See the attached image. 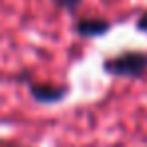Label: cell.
<instances>
[{"label": "cell", "mask_w": 147, "mask_h": 147, "mask_svg": "<svg viewBox=\"0 0 147 147\" xmlns=\"http://www.w3.org/2000/svg\"><path fill=\"white\" fill-rule=\"evenodd\" d=\"M137 30H141V32H147V10L137 18Z\"/></svg>", "instance_id": "5"}, {"label": "cell", "mask_w": 147, "mask_h": 147, "mask_svg": "<svg viewBox=\"0 0 147 147\" xmlns=\"http://www.w3.org/2000/svg\"><path fill=\"white\" fill-rule=\"evenodd\" d=\"M105 73L121 79H139L147 75V53L143 51H125L117 57H111L103 63Z\"/></svg>", "instance_id": "1"}, {"label": "cell", "mask_w": 147, "mask_h": 147, "mask_svg": "<svg viewBox=\"0 0 147 147\" xmlns=\"http://www.w3.org/2000/svg\"><path fill=\"white\" fill-rule=\"evenodd\" d=\"M81 2L83 0H55V4L57 6H61V8H65V10H77L79 6H81Z\"/></svg>", "instance_id": "4"}, {"label": "cell", "mask_w": 147, "mask_h": 147, "mask_svg": "<svg viewBox=\"0 0 147 147\" xmlns=\"http://www.w3.org/2000/svg\"><path fill=\"white\" fill-rule=\"evenodd\" d=\"M75 30L85 38H95V36H103L105 32H109L111 22L107 18H81Z\"/></svg>", "instance_id": "2"}, {"label": "cell", "mask_w": 147, "mask_h": 147, "mask_svg": "<svg viewBox=\"0 0 147 147\" xmlns=\"http://www.w3.org/2000/svg\"><path fill=\"white\" fill-rule=\"evenodd\" d=\"M69 89L67 87H57V85H30V95L40 101V103H59L67 97Z\"/></svg>", "instance_id": "3"}]
</instances>
